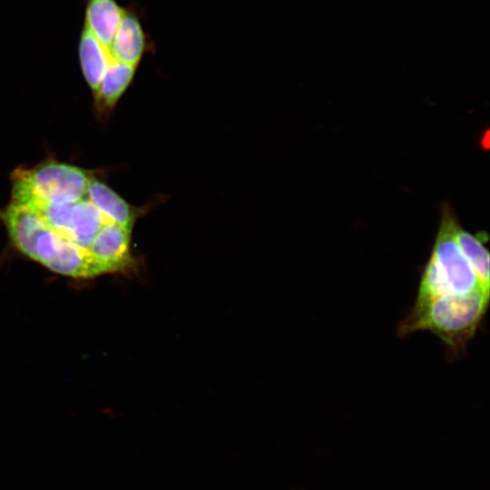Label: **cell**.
Here are the masks:
<instances>
[{"label":"cell","instance_id":"8fae6325","mask_svg":"<svg viewBox=\"0 0 490 490\" xmlns=\"http://www.w3.org/2000/svg\"><path fill=\"white\" fill-rule=\"evenodd\" d=\"M454 234L457 246L471 263L482 289L490 292V254L485 246L488 234L485 231L472 234L458 223Z\"/></svg>","mask_w":490,"mask_h":490},{"label":"cell","instance_id":"5b68a950","mask_svg":"<svg viewBox=\"0 0 490 490\" xmlns=\"http://www.w3.org/2000/svg\"><path fill=\"white\" fill-rule=\"evenodd\" d=\"M132 230L107 221L98 230L90 253L102 275L132 273L138 270L139 260L132 249Z\"/></svg>","mask_w":490,"mask_h":490},{"label":"cell","instance_id":"9c48e42d","mask_svg":"<svg viewBox=\"0 0 490 490\" xmlns=\"http://www.w3.org/2000/svg\"><path fill=\"white\" fill-rule=\"evenodd\" d=\"M123 10L115 0H85L83 24L108 51Z\"/></svg>","mask_w":490,"mask_h":490},{"label":"cell","instance_id":"30bf717a","mask_svg":"<svg viewBox=\"0 0 490 490\" xmlns=\"http://www.w3.org/2000/svg\"><path fill=\"white\" fill-rule=\"evenodd\" d=\"M78 54L83 75L93 95L99 88L112 57L109 51L84 24L80 34Z\"/></svg>","mask_w":490,"mask_h":490},{"label":"cell","instance_id":"52a82bcc","mask_svg":"<svg viewBox=\"0 0 490 490\" xmlns=\"http://www.w3.org/2000/svg\"><path fill=\"white\" fill-rule=\"evenodd\" d=\"M86 198L103 213L108 221L132 230L137 220L145 215L150 206L136 207L127 202L111 187L92 177Z\"/></svg>","mask_w":490,"mask_h":490},{"label":"cell","instance_id":"7a4b0ae2","mask_svg":"<svg viewBox=\"0 0 490 490\" xmlns=\"http://www.w3.org/2000/svg\"><path fill=\"white\" fill-rule=\"evenodd\" d=\"M456 224L452 211L447 206L445 207L431 255L421 276L416 299L484 290L471 263L455 240L454 232Z\"/></svg>","mask_w":490,"mask_h":490},{"label":"cell","instance_id":"ba28073f","mask_svg":"<svg viewBox=\"0 0 490 490\" xmlns=\"http://www.w3.org/2000/svg\"><path fill=\"white\" fill-rule=\"evenodd\" d=\"M137 67L112 58L99 88L93 94L94 106L99 113L105 115L114 109L132 84Z\"/></svg>","mask_w":490,"mask_h":490},{"label":"cell","instance_id":"3957f363","mask_svg":"<svg viewBox=\"0 0 490 490\" xmlns=\"http://www.w3.org/2000/svg\"><path fill=\"white\" fill-rule=\"evenodd\" d=\"M92 177L90 172L56 161L18 168L12 174L11 201L73 202L86 196Z\"/></svg>","mask_w":490,"mask_h":490},{"label":"cell","instance_id":"277c9868","mask_svg":"<svg viewBox=\"0 0 490 490\" xmlns=\"http://www.w3.org/2000/svg\"><path fill=\"white\" fill-rule=\"evenodd\" d=\"M14 203L33 211L56 234L88 253L98 230L108 221L86 196L73 202L25 200Z\"/></svg>","mask_w":490,"mask_h":490},{"label":"cell","instance_id":"6da1fadb","mask_svg":"<svg viewBox=\"0 0 490 490\" xmlns=\"http://www.w3.org/2000/svg\"><path fill=\"white\" fill-rule=\"evenodd\" d=\"M490 292L477 289L463 295L416 299L397 325L401 338L418 330L437 336L453 359L459 358L475 336L489 306Z\"/></svg>","mask_w":490,"mask_h":490},{"label":"cell","instance_id":"8992f818","mask_svg":"<svg viewBox=\"0 0 490 490\" xmlns=\"http://www.w3.org/2000/svg\"><path fill=\"white\" fill-rule=\"evenodd\" d=\"M152 44L136 9L133 6L124 7L109 51L111 57L121 63L139 66L143 55L151 51Z\"/></svg>","mask_w":490,"mask_h":490}]
</instances>
